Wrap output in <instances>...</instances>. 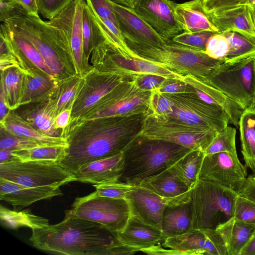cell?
Listing matches in <instances>:
<instances>
[{"label":"cell","instance_id":"37","mask_svg":"<svg viewBox=\"0 0 255 255\" xmlns=\"http://www.w3.org/2000/svg\"><path fill=\"white\" fill-rule=\"evenodd\" d=\"M84 81V77L79 74L71 75L58 81L54 95L56 101V115L73 107Z\"/></svg>","mask_w":255,"mask_h":255},{"label":"cell","instance_id":"2","mask_svg":"<svg viewBox=\"0 0 255 255\" xmlns=\"http://www.w3.org/2000/svg\"><path fill=\"white\" fill-rule=\"evenodd\" d=\"M29 240L39 250L67 255H126L137 252L123 245L117 232L77 217L69 210L61 222L32 229Z\"/></svg>","mask_w":255,"mask_h":255},{"label":"cell","instance_id":"18","mask_svg":"<svg viewBox=\"0 0 255 255\" xmlns=\"http://www.w3.org/2000/svg\"><path fill=\"white\" fill-rule=\"evenodd\" d=\"M112 3L126 43L146 46H162L166 43L168 40L158 34L132 8L113 1Z\"/></svg>","mask_w":255,"mask_h":255},{"label":"cell","instance_id":"49","mask_svg":"<svg viewBox=\"0 0 255 255\" xmlns=\"http://www.w3.org/2000/svg\"><path fill=\"white\" fill-rule=\"evenodd\" d=\"M130 77L135 80L137 87L143 91L157 89L166 79L162 76L151 74H138Z\"/></svg>","mask_w":255,"mask_h":255},{"label":"cell","instance_id":"31","mask_svg":"<svg viewBox=\"0 0 255 255\" xmlns=\"http://www.w3.org/2000/svg\"><path fill=\"white\" fill-rule=\"evenodd\" d=\"M23 74L22 97L19 106L52 93L57 87L59 81L37 67Z\"/></svg>","mask_w":255,"mask_h":255},{"label":"cell","instance_id":"24","mask_svg":"<svg viewBox=\"0 0 255 255\" xmlns=\"http://www.w3.org/2000/svg\"><path fill=\"white\" fill-rule=\"evenodd\" d=\"M139 186L167 199L170 206L180 205L191 200V189L169 169L143 181Z\"/></svg>","mask_w":255,"mask_h":255},{"label":"cell","instance_id":"62","mask_svg":"<svg viewBox=\"0 0 255 255\" xmlns=\"http://www.w3.org/2000/svg\"><path fill=\"white\" fill-rule=\"evenodd\" d=\"M254 102L255 104V90H254Z\"/></svg>","mask_w":255,"mask_h":255},{"label":"cell","instance_id":"40","mask_svg":"<svg viewBox=\"0 0 255 255\" xmlns=\"http://www.w3.org/2000/svg\"><path fill=\"white\" fill-rule=\"evenodd\" d=\"M222 33L229 43V51L225 61L255 54V41L235 31H227Z\"/></svg>","mask_w":255,"mask_h":255},{"label":"cell","instance_id":"33","mask_svg":"<svg viewBox=\"0 0 255 255\" xmlns=\"http://www.w3.org/2000/svg\"><path fill=\"white\" fill-rule=\"evenodd\" d=\"M184 81L193 89L211 97L227 113L230 124L239 127L241 116L244 110L237 103L207 82L191 76H185Z\"/></svg>","mask_w":255,"mask_h":255},{"label":"cell","instance_id":"11","mask_svg":"<svg viewBox=\"0 0 255 255\" xmlns=\"http://www.w3.org/2000/svg\"><path fill=\"white\" fill-rule=\"evenodd\" d=\"M69 211L77 217L101 224L115 232L125 227L130 216L125 199L100 196L96 191L76 198Z\"/></svg>","mask_w":255,"mask_h":255},{"label":"cell","instance_id":"15","mask_svg":"<svg viewBox=\"0 0 255 255\" xmlns=\"http://www.w3.org/2000/svg\"><path fill=\"white\" fill-rule=\"evenodd\" d=\"M85 0H74L49 21L61 28L69 42L78 73L85 76L93 68L85 62L82 35V16Z\"/></svg>","mask_w":255,"mask_h":255},{"label":"cell","instance_id":"29","mask_svg":"<svg viewBox=\"0 0 255 255\" xmlns=\"http://www.w3.org/2000/svg\"><path fill=\"white\" fill-rule=\"evenodd\" d=\"M191 221V200L178 205H167L162 214V234L167 239L186 233L192 230Z\"/></svg>","mask_w":255,"mask_h":255},{"label":"cell","instance_id":"61","mask_svg":"<svg viewBox=\"0 0 255 255\" xmlns=\"http://www.w3.org/2000/svg\"><path fill=\"white\" fill-rule=\"evenodd\" d=\"M252 12L254 23L255 26V6H250Z\"/></svg>","mask_w":255,"mask_h":255},{"label":"cell","instance_id":"53","mask_svg":"<svg viewBox=\"0 0 255 255\" xmlns=\"http://www.w3.org/2000/svg\"><path fill=\"white\" fill-rule=\"evenodd\" d=\"M239 194L255 201V175L247 177Z\"/></svg>","mask_w":255,"mask_h":255},{"label":"cell","instance_id":"21","mask_svg":"<svg viewBox=\"0 0 255 255\" xmlns=\"http://www.w3.org/2000/svg\"><path fill=\"white\" fill-rule=\"evenodd\" d=\"M123 152L84 165L73 173L74 181L93 184L119 181L122 175Z\"/></svg>","mask_w":255,"mask_h":255},{"label":"cell","instance_id":"54","mask_svg":"<svg viewBox=\"0 0 255 255\" xmlns=\"http://www.w3.org/2000/svg\"><path fill=\"white\" fill-rule=\"evenodd\" d=\"M72 107H69L62 111L56 115L54 124L57 128L64 129L67 128L70 122Z\"/></svg>","mask_w":255,"mask_h":255},{"label":"cell","instance_id":"27","mask_svg":"<svg viewBox=\"0 0 255 255\" xmlns=\"http://www.w3.org/2000/svg\"><path fill=\"white\" fill-rule=\"evenodd\" d=\"M175 13L180 27L185 32L206 31L218 33L205 9L203 0H192L175 4Z\"/></svg>","mask_w":255,"mask_h":255},{"label":"cell","instance_id":"25","mask_svg":"<svg viewBox=\"0 0 255 255\" xmlns=\"http://www.w3.org/2000/svg\"><path fill=\"white\" fill-rule=\"evenodd\" d=\"M208 13L218 33L235 31L255 41V26L250 6L240 5L225 10Z\"/></svg>","mask_w":255,"mask_h":255},{"label":"cell","instance_id":"38","mask_svg":"<svg viewBox=\"0 0 255 255\" xmlns=\"http://www.w3.org/2000/svg\"><path fill=\"white\" fill-rule=\"evenodd\" d=\"M23 74V72L16 67L1 71L0 82L5 90L11 111L17 108L21 102Z\"/></svg>","mask_w":255,"mask_h":255},{"label":"cell","instance_id":"1","mask_svg":"<svg viewBox=\"0 0 255 255\" xmlns=\"http://www.w3.org/2000/svg\"><path fill=\"white\" fill-rule=\"evenodd\" d=\"M146 114L97 118L69 124L64 157L58 162L73 174L92 161L122 152L139 132Z\"/></svg>","mask_w":255,"mask_h":255},{"label":"cell","instance_id":"60","mask_svg":"<svg viewBox=\"0 0 255 255\" xmlns=\"http://www.w3.org/2000/svg\"><path fill=\"white\" fill-rule=\"evenodd\" d=\"M240 5L255 6V0H242L239 5Z\"/></svg>","mask_w":255,"mask_h":255},{"label":"cell","instance_id":"14","mask_svg":"<svg viewBox=\"0 0 255 255\" xmlns=\"http://www.w3.org/2000/svg\"><path fill=\"white\" fill-rule=\"evenodd\" d=\"M83 77L84 83L73 105L69 124L82 119L104 96L127 78L117 72L102 71L94 67Z\"/></svg>","mask_w":255,"mask_h":255},{"label":"cell","instance_id":"51","mask_svg":"<svg viewBox=\"0 0 255 255\" xmlns=\"http://www.w3.org/2000/svg\"><path fill=\"white\" fill-rule=\"evenodd\" d=\"M242 0H204V6L209 13L225 10L240 5Z\"/></svg>","mask_w":255,"mask_h":255},{"label":"cell","instance_id":"26","mask_svg":"<svg viewBox=\"0 0 255 255\" xmlns=\"http://www.w3.org/2000/svg\"><path fill=\"white\" fill-rule=\"evenodd\" d=\"M112 0H86L87 5L108 34L113 45L126 57H135L121 34Z\"/></svg>","mask_w":255,"mask_h":255},{"label":"cell","instance_id":"46","mask_svg":"<svg viewBox=\"0 0 255 255\" xmlns=\"http://www.w3.org/2000/svg\"><path fill=\"white\" fill-rule=\"evenodd\" d=\"M229 51V43L226 37L220 33H216L208 39L205 53L210 57L225 61Z\"/></svg>","mask_w":255,"mask_h":255},{"label":"cell","instance_id":"3","mask_svg":"<svg viewBox=\"0 0 255 255\" xmlns=\"http://www.w3.org/2000/svg\"><path fill=\"white\" fill-rule=\"evenodd\" d=\"M3 22L33 44L57 80L78 74L69 42L61 28L29 14L20 5Z\"/></svg>","mask_w":255,"mask_h":255},{"label":"cell","instance_id":"36","mask_svg":"<svg viewBox=\"0 0 255 255\" xmlns=\"http://www.w3.org/2000/svg\"><path fill=\"white\" fill-rule=\"evenodd\" d=\"M0 218L3 225L11 229L25 227L32 230L42 228L49 225L48 219L35 215L27 209L14 211L2 205L0 206Z\"/></svg>","mask_w":255,"mask_h":255},{"label":"cell","instance_id":"6","mask_svg":"<svg viewBox=\"0 0 255 255\" xmlns=\"http://www.w3.org/2000/svg\"><path fill=\"white\" fill-rule=\"evenodd\" d=\"M190 195L192 229L216 230L233 218L237 192L199 178Z\"/></svg>","mask_w":255,"mask_h":255},{"label":"cell","instance_id":"47","mask_svg":"<svg viewBox=\"0 0 255 255\" xmlns=\"http://www.w3.org/2000/svg\"><path fill=\"white\" fill-rule=\"evenodd\" d=\"M96 192L100 196L117 199H125L126 194L134 186L119 181L93 184Z\"/></svg>","mask_w":255,"mask_h":255},{"label":"cell","instance_id":"44","mask_svg":"<svg viewBox=\"0 0 255 255\" xmlns=\"http://www.w3.org/2000/svg\"><path fill=\"white\" fill-rule=\"evenodd\" d=\"M171 102L165 94L157 89L151 91L148 113L154 117H167L172 113Z\"/></svg>","mask_w":255,"mask_h":255},{"label":"cell","instance_id":"41","mask_svg":"<svg viewBox=\"0 0 255 255\" xmlns=\"http://www.w3.org/2000/svg\"><path fill=\"white\" fill-rule=\"evenodd\" d=\"M236 135V129L229 126L218 131L211 143L205 150V155L223 151L237 154Z\"/></svg>","mask_w":255,"mask_h":255},{"label":"cell","instance_id":"9","mask_svg":"<svg viewBox=\"0 0 255 255\" xmlns=\"http://www.w3.org/2000/svg\"><path fill=\"white\" fill-rule=\"evenodd\" d=\"M151 93V91L140 89L132 77H127L79 121L102 117L146 115Z\"/></svg>","mask_w":255,"mask_h":255},{"label":"cell","instance_id":"22","mask_svg":"<svg viewBox=\"0 0 255 255\" xmlns=\"http://www.w3.org/2000/svg\"><path fill=\"white\" fill-rule=\"evenodd\" d=\"M59 187H30L0 177V199L14 206L26 207L37 201L62 196Z\"/></svg>","mask_w":255,"mask_h":255},{"label":"cell","instance_id":"35","mask_svg":"<svg viewBox=\"0 0 255 255\" xmlns=\"http://www.w3.org/2000/svg\"><path fill=\"white\" fill-rule=\"evenodd\" d=\"M205 155L202 150H192L168 169L192 189L199 180Z\"/></svg>","mask_w":255,"mask_h":255},{"label":"cell","instance_id":"43","mask_svg":"<svg viewBox=\"0 0 255 255\" xmlns=\"http://www.w3.org/2000/svg\"><path fill=\"white\" fill-rule=\"evenodd\" d=\"M216 33L210 31L184 32L174 36L172 41L176 43L205 52L207 41Z\"/></svg>","mask_w":255,"mask_h":255},{"label":"cell","instance_id":"20","mask_svg":"<svg viewBox=\"0 0 255 255\" xmlns=\"http://www.w3.org/2000/svg\"><path fill=\"white\" fill-rule=\"evenodd\" d=\"M125 199L131 216L161 230L163 211L166 206L170 205L167 199L140 186H134L128 192Z\"/></svg>","mask_w":255,"mask_h":255},{"label":"cell","instance_id":"42","mask_svg":"<svg viewBox=\"0 0 255 255\" xmlns=\"http://www.w3.org/2000/svg\"><path fill=\"white\" fill-rule=\"evenodd\" d=\"M46 146L34 140L13 134L0 127V149L21 150Z\"/></svg>","mask_w":255,"mask_h":255},{"label":"cell","instance_id":"8","mask_svg":"<svg viewBox=\"0 0 255 255\" xmlns=\"http://www.w3.org/2000/svg\"><path fill=\"white\" fill-rule=\"evenodd\" d=\"M218 131L213 127L188 124L170 116L146 115L137 135L167 140L204 152Z\"/></svg>","mask_w":255,"mask_h":255},{"label":"cell","instance_id":"7","mask_svg":"<svg viewBox=\"0 0 255 255\" xmlns=\"http://www.w3.org/2000/svg\"><path fill=\"white\" fill-rule=\"evenodd\" d=\"M244 110L255 106V54L224 61L205 81Z\"/></svg>","mask_w":255,"mask_h":255},{"label":"cell","instance_id":"23","mask_svg":"<svg viewBox=\"0 0 255 255\" xmlns=\"http://www.w3.org/2000/svg\"><path fill=\"white\" fill-rule=\"evenodd\" d=\"M120 242L137 252L162 243L166 238L162 231L130 216L125 227L117 232Z\"/></svg>","mask_w":255,"mask_h":255},{"label":"cell","instance_id":"5","mask_svg":"<svg viewBox=\"0 0 255 255\" xmlns=\"http://www.w3.org/2000/svg\"><path fill=\"white\" fill-rule=\"evenodd\" d=\"M136 57L147 60L182 76L206 81L224 61L213 59L204 51L169 40L162 46L126 43Z\"/></svg>","mask_w":255,"mask_h":255},{"label":"cell","instance_id":"17","mask_svg":"<svg viewBox=\"0 0 255 255\" xmlns=\"http://www.w3.org/2000/svg\"><path fill=\"white\" fill-rule=\"evenodd\" d=\"M170 0H135L134 12L166 40L172 39L182 29Z\"/></svg>","mask_w":255,"mask_h":255},{"label":"cell","instance_id":"63","mask_svg":"<svg viewBox=\"0 0 255 255\" xmlns=\"http://www.w3.org/2000/svg\"></svg>","mask_w":255,"mask_h":255},{"label":"cell","instance_id":"32","mask_svg":"<svg viewBox=\"0 0 255 255\" xmlns=\"http://www.w3.org/2000/svg\"><path fill=\"white\" fill-rule=\"evenodd\" d=\"M82 35L85 62L89 66V59L95 48L111 39L99 21L86 4L82 16ZM113 45V44H112Z\"/></svg>","mask_w":255,"mask_h":255},{"label":"cell","instance_id":"45","mask_svg":"<svg viewBox=\"0 0 255 255\" xmlns=\"http://www.w3.org/2000/svg\"><path fill=\"white\" fill-rule=\"evenodd\" d=\"M233 218L255 224V201L238 194L234 205Z\"/></svg>","mask_w":255,"mask_h":255},{"label":"cell","instance_id":"28","mask_svg":"<svg viewBox=\"0 0 255 255\" xmlns=\"http://www.w3.org/2000/svg\"><path fill=\"white\" fill-rule=\"evenodd\" d=\"M216 230L223 239L227 255H240L255 233V224L232 218Z\"/></svg>","mask_w":255,"mask_h":255},{"label":"cell","instance_id":"12","mask_svg":"<svg viewBox=\"0 0 255 255\" xmlns=\"http://www.w3.org/2000/svg\"><path fill=\"white\" fill-rule=\"evenodd\" d=\"M165 94L172 106V111L169 116L175 119L192 125L213 127L218 131L230 123L222 107L204 102L194 92Z\"/></svg>","mask_w":255,"mask_h":255},{"label":"cell","instance_id":"16","mask_svg":"<svg viewBox=\"0 0 255 255\" xmlns=\"http://www.w3.org/2000/svg\"><path fill=\"white\" fill-rule=\"evenodd\" d=\"M162 246L175 250L179 255H227L223 239L214 229H192L167 238Z\"/></svg>","mask_w":255,"mask_h":255},{"label":"cell","instance_id":"52","mask_svg":"<svg viewBox=\"0 0 255 255\" xmlns=\"http://www.w3.org/2000/svg\"><path fill=\"white\" fill-rule=\"evenodd\" d=\"M20 5L15 0H0V20L3 22Z\"/></svg>","mask_w":255,"mask_h":255},{"label":"cell","instance_id":"4","mask_svg":"<svg viewBox=\"0 0 255 255\" xmlns=\"http://www.w3.org/2000/svg\"><path fill=\"white\" fill-rule=\"evenodd\" d=\"M191 149L167 140L137 135L124 148L119 182L136 186L170 168Z\"/></svg>","mask_w":255,"mask_h":255},{"label":"cell","instance_id":"56","mask_svg":"<svg viewBox=\"0 0 255 255\" xmlns=\"http://www.w3.org/2000/svg\"><path fill=\"white\" fill-rule=\"evenodd\" d=\"M29 14L39 16L37 0H15Z\"/></svg>","mask_w":255,"mask_h":255},{"label":"cell","instance_id":"57","mask_svg":"<svg viewBox=\"0 0 255 255\" xmlns=\"http://www.w3.org/2000/svg\"><path fill=\"white\" fill-rule=\"evenodd\" d=\"M9 48V47H8ZM16 67L18 68V63L9 51L7 54H0V71L6 69Z\"/></svg>","mask_w":255,"mask_h":255},{"label":"cell","instance_id":"50","mask_svg":"<svg viewBox=\"0 0 255 255\" xmlns=\"http://www.w3.org/2000/svg\"><path fill=\"white\" fill-rule=\"evenodd\" d=\"M157 90L162 93L168 94L193 92L185 81L175 79H166Z\"/></svg>","mask_w":255,"mask_h":255},{"label":"cell","instance_id":"58","mask_svg":"<svg viewBox=\"0 0 255 255\" xmlns=\"http://www.w3.org/2000/svg\"><path fill=\"white\" fill-rule=\"evenodd\" d=\"M12 149H0V164L6 162L20 161L12 153Z\"/></svg>","mask_w":255,"mask_h":255},{"label":"cell","instance_id":"55","mask_svg":"<svg viewBox=\"0 0 255 255\" xmlns=\"http://www.w3.org/2000/svg\"><path fill=\"white\" fill-rule=\"evenodd\" d=\"M6 93L3 84L0 86V122L2 121L10 111Z\"/></svg>","mask_w":255,"mask_h":255},{"label":"cell","instance_id":"13","mask_svg":"<svg viewBox=\"0 0 255 255\" xmlns=\"http://www.w3.org/2000/svg\"><path fill=\"white\" fill-rule=\"evenodd\" d=\"M199 177L239 193L248 176L237 154L223 151L205 155Z\"/></svg>","mask_w":255,"mask_h":255},{"label":"cell","instance_id":"39","mask_svg":"<svg viewBox=\"0 0 255 255\" xmlns=\"http://www.w3.org/2000/svg\"><path fill=\"white\" fill-rule=\"evenodd\" d=\"M66 146H48L30 149L13 150L20 161L51 160L59 162L65 156Z\"/></svg>","mask_w":255,"mask_h":255},{"label":"cell","instance_id":"30","mask_svg":"<svg viewBox=\"0 0 255 255\" xmlns=\"http://www.w3.org/2000/svg\"><path fill=\"white\" fill-rule=\"evenodd\" d=\"M0 127L11 133L34 140L46 146H68L65 138L51 136L40 132L12 110L0 122Z\"/></svg>","mask_w":255,"mask_h":255},{"label":"cell","instance_id":"10","mask_svg":"<svg viewBox=\"0 0 255 255\" xmlns=\"http://www.w3.org/2000/svg\"><path fill=\"white\" fill-rule=\"evenodd\" d=\"M0 177L30 187H57L74 181V175L57 161H15L0 164Z\"/></svg>","mask_w":255,"mask_h":255},{"label":"cell","instance_id":"48","mask_svg":"<svg viewBox=\"0 0 255 255\" xmlns=\"http://www.w3.org/2000/svg\"><path fill=\"white\" fill-rule=\"evenodd\" d=\"M74 0H37L39 12L49 20L54 17Z\"/></svg>","mask_w":255,"mask_h":255},{"label":"cell","instance_id":"34","mask_svg":"<svg viewBox=\"0 0 255 255\" xmlns=\"http://www.w3.org/2000/svg\"><path fill=\"white\" fill-rule=\"evenodd\" d=\"M239 127L245 166L251 169L255 175V105L244 111Z\"/></svg>","mask_w":255,"mask_h":255},{"label":"cell","instance_id":"19","mask_svg":"<svg viewBox=\"0 0 255 255\" xmlns=\"http://www.w3.org/2000/svg\"><path fill=\"white\" fill-rule=\"evenodd\" d=\"M56 89L48 95L21 105L12 111L40 132L51 136L63 137L64 129L57 128L54 124L56 116L54 96Z\"/></svg>","mask_w":255,"mask_h":255},{"label":"cell","instance_id":"59","mask_svg":"<svg viewBox=\"0 0 255 255\" xmlns=\"http://www.w3.org/2000/svg\"><path fill=\"white\" fill-rule=\"evenodd\" d=\"M240 255H255V233L243 249Z\"/></svg>","mask_w":255,"mask_h":255}]
</instances>
